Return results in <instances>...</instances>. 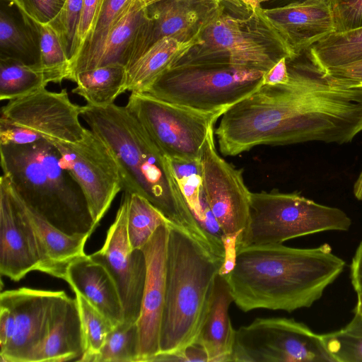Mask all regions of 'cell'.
Instances as JSON below:
<instances>
[{
  "mask_svg": "<svg viewBox=\"0 0 362 362\" xmlns=\"http://www.w3.org/2000/svg\"><path fill=\"white\" fill-rule=\"evenodd\" d=\"M0 58L30 65L40 62L37 35L28 18L21 12L18 18L4 6L0 11Z\"/></svg>",
  "mask_w": 362,
  "mask_h": 362,
  "instance_id": "cell-27",
  "label": "cell"
},
{
  "mask_svg": "<svg viewBox=\"0 0 362 362\" xmlns=\"http://www.w3.org/2000/svg\"><path fill=\"white\" fill-rule=\"evenodd\" d=\"M128 197L124 193L103 247L89 255L109 272L122 301L124 322H136L141 309L147 265L144 251L132 249L127 233Z\"/></svg>",
  "mask_w": 362,
  "mask_h": 362,
  "instance_id": "cell-14",
  "label": "cell"
},
{
  "mask_svg": "<svg viewBox=\"0 0 362 362\" xmlns=\"http://www.w3.org/2000/svg\"><path fill=\"white\" fill-rule=\"evenodd\" d=\"M228 362H336L320 334L293 318H256L235 329Z\"/></svg>",
  "mask_w": 362,
  "mask_h": 362,
  "instance_id": "cell-10",
  "label": "cell"
},
{
  "mask_svg": "<svg viewBox=\"0 0 362 362\" xmlns=\"http://www.w3.org/2000/svg\"><path fill=\"white\" fill-rule=\"evenodd\" d=\"M345 266L327 243L313 248L254 245L237 248L223 274L233 303L242 311L291 313L311 307Z\"/></svg>",
  "mask_w": 362,
  "mask_h": 362,
  "instance_id": "cell-2",
  "label": "cell"
},
{
  "mask_svg": "<svg viewBox=\"0 0 362 362\" xmlns=\"http://www.w3.org/2000/svg\"><path fill=\"white\" fill-rule=\"evenodd\" d=\"M140 337L136 322L115 326L92 362H139Z\"/></svg>",
  "mask_w": 362,
  "mask_h": 362,
  "instance_id": "cell-32",
  "label": "cell"
},
{
  "mask_svg": "<svg viewBox=\"0 0 362 362\" xmlns=\"http://www.w3.org/2000/svg\"><path fill=\"white\" fill-rule=\"evenodd\" d=\"M320 335L326 349L336 362H362V336L342 329Z\"/></svg>",
  "mask_w": 362,
  "mask_h": 362,
  "instance_id": "cell-36",
  "label": "cell"
},
{
  "mask_svg": "<svg viewBox=\"0 0 362 362\" xmlns=\"http://www.w3.org/2000/svg\"><path fill=\"white\" fill-rule=\"evenodd\" d=\"M83 2V0H66L61 13L49 24L58 34L70 61V66L76 54V35Z\"/></svg>",
  "mask_w": 362,
  "mask_h": 362,
  "instance_id": "cell-35",
  "label": "cell"
},
{
  "mask_svg": "<svg viewBox=\"0 0 362 362\" xmlns=\"http://www.w3.org/2000/svg\"><path fill=\"white\" fill-rule=\"evenodd\" d=\"M142 0H130L107 35L97 67L112 64L128 66L137 34L147 18Z\"/></svg>",
  "mask_w": 362,
  "mask_h": 362,
  "instance_id": "cell-25",
  "label": "cell"
},
{
  "mask_svg": "<svg viewBox=\"0 0 362 362\" xmlns=\"http://www.w3.org/2000/svg\"><path fill=\"white\" fill-rule=\"evenodd\" d=\"M264 13L296 56L334 32L329 0H293Z\"/></svg>",
  "mask_w": 362,
  "mask_h": 362,
  "instance_id": "cell-19",
  "label": "cell"
},
{
  "mask_svg": "<svg viewBox=\"0 0 362 362\" xmlns=\"http://www.w3.org/2000/svg\"><path fill=\"white\" fill-rule=\"evenodd\" d=\"M197 40L184 42L165 37L157 41L127 69L125 92L141 93L194 45Z\"/></svg>",
  "mask_w": 362,
  "mask_h": 362,
  "instance_id": "cell-24",
  "label": "cell"
},
{
  "mask_svg": "<svg viewBox=\"0 0 362 362\" xmlns=\"http://www.w3.org/2000/svg\"><path fill=\"white\" fill-rule=\"evenodd\" d=\"M173 163L200 160L210 131L225 111L203 112L131 92L125 105Z\"/></svg>",
  "mask_w": 362,
  "mask_h": 362,
  "instance_id": "cell-9",
  "label": "cell"
},
{
  "mask_svg": "<svg viewBox=\"0 0 362 362\" xmlns=\"http://www.w3.org/2000/svg\"><path fill=\"white\" fill-rule=\"evenodd\" d=\"M65 281L115 326L124 321V310L114 280L100 264L85 255L68 267Z\"/></svg>",
  "mask_w": 362,
  "mask_h": 362,
  "instance_id": "cell-22",
  "label": "cell"
},
{
  "mask_svg": "<svg viewBox=\"0 0 362 362\" xmlns=\"http://www.w3.org/2000/svg\"><path fill=\"white\" fill-rule=\"evenodd\" d=\"M168 229L159 354L177 351L196 340L216 276L223 272L228 260L226 248L215 247L170 222Z\"/></svg>",
  "mask_w": 362,
  "mask_h": 362,
  "instance_id": "cell-4",
  "label": "cell"
},
{
  "mask_svg": "<svg viewBox=\"0 0 362 362\" xmlns=\"http://www.w3.org/2000/svg\"><path fill=\"white\" fill-rule=\"evenodd\" d=\"M233 302L227 279L220 273L216 276L206 314L195 340L205 349L209 362H228L232 352L235 329L228 311Z\"/></svg>",
  "mask_w": 362,
  "mask_h": 362,
  "instance_id": "cell-23",
  "label": "cell"
},
{
  "mask_svg": "<svg viewBox=\"0 0 362 362\" xmlns=\"http://www.w3.org/2000/svg\"><path fill=\"white\" fill-rule=\"evenodd\" d=\"M214 134L213 128L199 160L202 193L223 233V240L235 251V240L249 223L252 192L244 182L243 170L218 153Z\"/></svg>",
  "mask_w": 362,
  "mask_h": 362,
  "instance_id": "cell-11",
  "label": "cell"
},
{
  "mask_svg": "<svg viewBox=\"0 0 362 362\" xmlns=\"http://www.w3.org/2000/svg\"><path fill=\"white\" fill-rule=\"evenodd\" d=\"M342 329L353 334L362 336V320L354 315L353 319Z\"/></svg>",
  "mask_w": 362,
  "mask_h": 362,
  "instance_id": "cell-45",
  "label": "cell"
},
{
  "mask_svg": "<svg viewBox=\"0 0 362 362\" xmlns=\"http://www.w3.org/2000/svg\"><path fill=\"white\" fill-rule=\"evenodd\" d=\"M5 178L13 201L32 229L39 259L37 271L65 280L69 266L86 255L84 248L90 235H70L53 226L28 208Z\"/></svg>",
  "mask_w": 362,
  "mask_h": 362,
  "instance_id": "cell-20",
  "label": "cell"
},
{
  "mask_svg": "<svg viewBox=\"0 0 362 362\" xmlns=\"http://www.w3.org/2000/svg\"><path fill=\"white\" fill-rule=\"evenodd\" d=\"M287 66L286 83L262 85L220 117L214 134L223 156L259 145L343 144L362 132V88L332 84L308 50Z\"/></svg>",
  "mask_w": 362,
  "mask_h": 362,
  "instance_id": "cell-1",
  "label": "cell"
},
{
  "mask_svg": "<svg viewBox=\"0 0 362 362\" xmlns=\"http://www.w3.org/2000/svg\"><path fill=\"white\" fill-rule=\"evenodd\" d=\"M82 106L72 103L66 88H40L8 100L1 107L0 124L19 127L42 139L76 142L86 128L79 120Z\"/></svg>",
  "mask_w": 362,
  "mask_h": 362,
  "instance_id": "cell-13",
  "label": "cell"
},
{
  "mask_svg": "<svg viewBox=\"0 0 362 362\" xmlns=\"http://www.w3.org/2000/svg\"><path fill=\"white\" fill-rule=\"evenodd\" d=\"M32 229L13 201L5 177L0 178V273L18 281L38 269Z\"/></svg>",
  "mask_w": 362,
  "mask_h": 362,
  "instance_id": "cell-18",
  "label": "cell"
},
{
  "mask_svg": "<svg viewBox=\"0 0 362 362\" xmlns=\"http://www.w3.org/2000/svg\"><path fill=\"white\" fill-rule=\"evenodd\" d=\"M62 292L21 287L1 293L0 305L10 309L16 320L14 335L0 351L1 361L27 362L47 336L54 305Z\"/></svg>",
  "mask_w": 362,
  "mask_h": 362,
  "instance_id": "cell-16",
  "label": "cell"
},
{
  "mask_svg": "<svg viewBox=\"0 0 362 362\" xmlns=\"http://www.w3.org/2000/svg\"><path fill=\"white\" fill-rule=\"evenodd\" d=\"M223 2H228L238 4H244L246 6L257 7L260 6L259 0H221Z\"/></svg>",
  "mask_w": 362,
  "mask_h": 362,
  "instance_id": "cell-47",
  "label": "cell"
},
{
  "mask_svg": "<svg viewBox=\"0 0 362 362\" xmlns=\"http://www.w3.org/2000/svg\"><path fill=\"white\" fill-rule=\"evenodd\" d=\"M350 278L356 293L362 292V241L358 245L350 266Z\"/></svg>",
  "mask_w": 362,
  "mask_h": 362,
  "instance_id": "cell-44",
  "label": "cell"
},
{
  "mask_svg": "<svg viewBox=\"0 0 362 362\" xmlns=\"http://www.w3.org/2000/svg\"><path fill=\"white\" fill-rule=\"evenodd\" d=\"M77 182L97 227L122 189L119 168L106 144L90 129L76 142L50 140Z\"/></svg>",
  "mask_w": 362,
  "mask_h": 362,
  "instance_id": "cell-12",
  "label": "cell"
},
{
  "mask_svg": "<svg viewBox=\"0 0 362 362\" xmlns=\"http://www.w3.org/2000/svg\"><path fill=\"white\" fill-rule=\"evenodd\" d=\"M130 0H103L94 28L70 66L69 79L98 66L104 45L113 23Z\"/></svg>",
  "mask_w": 362,
  "mask_h": 362,
  "instance_id": "cell-28",
  "label": "cell"
},
{
  "mask_svg": "<svg viewBox=\"0 0 362 362\" xmlns=\"http://www.w3.org/2000/svg\"><path fill=\"white\" fill-rule=\"evenodd\" d=\"M102 1L103 0H83L77 30L76 44V54L74 59L94 28Z\"/></svg>",
  "mask_w": 362,
  "mask_h": 362,
  "instance_id": "cell-40",
  "label": "cell"
},
{
  "mask_svg": "<svg viewBox=\"0 0 362 362\" xmlns=\"http://www.w3.org/2000/svg\"><path fill=\"white\" fill-rule=\"evenodd\" d=\"M264 74L227 66H173L141 93L199 111L226 112L258 90Z\"/></svg>",
  "mask_w": 362,
  "mask_h": 362,
  "instance_id": "cell-8",
  "label": "cell"
},
{
  "mask_svg": "<svg viewBox=\"0 0 362 362\" xmlns=\"http://www.w3.org/2000/svg\"><path fill=\"white\" fill-rule=\"evenodd\" d=\"M128 197L127 233L132 248L141 249L156 229L169 221L146 199L124 192Z\"/></svg>",
  "mask_w": 362,
  "mask_h": 362,
  "instance_id": "cell-31",
  "label": "cell"
},
{
  "mask_svg": "<svg viewBox=\"0 0 362 362\" xmlns=\"http://www.w3.org/2000/svg\"><path fill=\"white\" fill-rule=\"evenodd\" d=\"M16 330L13 314L7 307L0 305V351L11 341Z\"/></svg>",
  "mask_w": 362,
  "mask_h": 362,
  "instance_id": "cell-42",
  "label": "cell"
},
{
  "mask_svg": "<svg viewBox=\"0 0 362 362\" xmlns=\"http://www.w3.org/2000/svg\"><path fill=\"white\" fill-rule=\"evenodd\" d=\"M28 19L37 37L39 65L54 77L56 83L68 80L70 61L58 34L49 24H40Z\"/></svg>",
  "mask_w": 362,
  "mask_h": 362,
  "instance_id": "cell-33",
  "label": "cell"
},
{
  "mask_svg": "<svg viewBox=\"0 0 362 362\" xmlns=\"http://www.w3.org/2000/svg\"><path fill=\"white\" fill-rule=\"evenodd\" d=\"M56 83L54 77L40 65L0 58V99L11 100Z\"/></svg>",
  "mask_w": 362,
  "mask_h": 362,
  "instance_id": "cell-29",
  "label": "cell"
},
{
  "mask_svg": "<svg viewBox=\"0 0 362 362\" xmlns=\"http://www.w3.org/2000/svg\"><path fill=\"white\" fill-rule=\"evenodd\" d=\"M75 294L83 339V354L78 361L92 362L114 325L82 295Z\"/></svg>",
  "mask_w": 362,
  "mask_h": 362,
  "instance_id": "cell-34",
  "label": "cell"
},
{
  "mask_svg": "<svg viewBox=\"0 0 362 362\" xmlns=\"http://www.w3.org/2000/svg\"><path fill=\"white\" fill-rule=\"evenodd\" d=\"M323 71L334 85L347 88H362V59Z\"/></svg>",
  "mask_w": 362,
  "mask_h": 362,
  "instance_id": "cell-39",
  "label": "cell"
},
{
  "mask_svg": "<svg viewBox=\"0 0 362 362\" xmlns=\"http://www.w3.org/2000/svg\"><path fill=\"white\" fill-rule=\"evenodd\" d=\"M336 33L362 28V0H329Z\"/></svg>",
  "mask_w": 362,
  "mask_h": 362,
  "instance_id": "cell-37",
  "label": "cell"
},
{
  "mask_svg": "<svg viewBox=\"0 0 362 362\" xmlns=\"http://www.w3.org/2000/svg\"><path fill=\"white\" fill-rule=\"evenodd\" d=\"M0 156L2 175L28 208L68 235L90 236L86 199L50 140L0 145Z\"/></svg>",
  "mask_w": 362,
  "mask_h": 362,
  "instance_id": "cell-5",
  "label": "cell"
},
{
  "mask_svg": "<svg viewBox=\"0 0 362 362\" xmlns=\"http://www.w3.org/2000/svg\"><path fill=\"white\" fill-rule=\"evenodd\" d=\"M23 14L40 24H50L59 16L66 0H5Z\"/></svg>",
  "mask_w": 362,
  "mask_h": 362,
  "instance_id": "cell-38",
  "label": "cell"
},
{
  "mask_svg": "<svg viewBox=\"0 0 362 362\" xmlns=\"http://www.w3.org/2000/svg\"><path fill=\"white\" fill-rule=\"evenodd\" d=\"M153 361H205L209 362L207 353L199 342L194 341L185 348L170 354H159Z\"/></svg>",
  "mask_w": 362,
  "mask_h": 362,
  "instance_id": "cell-41",
  "label": "cell"
},
{
  "mask_svg": "<svg viewBox=\"0 0 362 362\" xmlns=\"http://www.w3.org/2000/svg\"><path fill=\"white\" fill-rule=\"evenodd\" d=\"M289 80L287 58H281L270 69L264 72L262 77L263 85L285 84Z\"/></svg>",
  "mask_w": 362,
  "mask_h": 362,
  "instance_id": "cell-43",
  "label": "cell"
},
{
  "mask_svg": "<svg viewBox=\"0 0 362 362\" xmlns=\"http://www.w3.org/2000/svg\"><path fill=\"white\" fill-rule=\"evenodd\" d=\"M354 197L360 201H362V171L358 175L354 185Z\"/></svg>",
  "mask_w": 362,
  "mask_h": 362,
  "instance_id": "cell-46",
  "label": "cell"
},
{
  "mask_svg": "<svg viewBox=\"0 0 362 362\" xmlns=\"http://www.w3.org/2000/svg\"><path fill=\"white\" fill-rule=\"evenodd\" d=\"M308 52L322 70L362 59V28L329 34L311 46Z\"/></svg>",
  "mask_w": 362,
  "mask_h": 362,
  "instance_id": "cell-30",
  "label": "cell"
},
{
  "mask_svg": "<svg viewBox=\"0 0 362 362\" xmlns=\"http://www.w3.org/2000/svg\"><path fill=\"white\" fill-rule=\"evenodd\" d=\"M160 1V0H142L145 6H148L152 3H154L156 1Z\"/></svg>",
  "mask_w": 362,
  "mask_h": 362,
  "instance_id": "cell-49",
  "label": "cell"
},
{
  "mask_svg": "<svg viewBox=\"0 0 362 362\" xmlns=\"http://www.w3.org/2000/svg\"><path fill=\"white\" fill-rule=\"evenodd\" d=\"M221 6V0H160L146 6L148 16L137 34L127 69L163 37L184 42L197 40Z\"/></svg>",
  "mask_w": 362,
  "mask_h": 362,
  "instance_id": "cell-15",
  "label": "cell"
},
{
  "mask_svg": "<svg viewBox=\"0 0 362 362\" xmlns=\"http://www.w3.org/2000/svg\"><path fill=\"white\" fill-rule=\"evenodd\" d=\"M353 312L362 320V292L357 293V302Z\"/></svg>",
  "mask_w": 362,
  "mask_h": 362,
  "instance_id": "cell-48",
  "label": "cell"
},
{
  "mask_svg": "<svg viewBox=\"0 0 362 362\" xmlns=\"http://www.w3.org/2000/svg\"><path fill=\"white\" fill-rule=\"evenodd\" d=\"M81 117L106 144L117 162L124 192L146 199L170 223L218 245L190 209L173 163L125 106H82Z\"/></svg>",
  "mask_w": 362,
  "mask_h": 362,
  "instance_id": "cell-3",
  "label": "cell"
},
{
  "mask_svg": "<svg viewBox=\"0 0 362 362\" xmlns=\"http://www.w3.org/2000/svg\"><path fill=\"white\" fill-rule=\"evenodd\" d=\"M222 2L197 42L173 66H227L266 72L295 54L260 6Z\"/></svg>",
  "mask_w": 362,
  "mask_h": 362,
  "instance_id": "cell-6",
  "label": "cell"
},
{
  "mask_svg": "<svg viewBox=\"0 0 362 362\" xmlns=\"http://www.w3.org/2000/svg\"><path fill=\"white\" fill-rule=\"evenodd\" d=\"M83 339L76 299L63 291L54 305L48 333L27 362L79 361Z\"/></svg>",
  "mask_w": 362,
  "mask_h": 362,
  "instance_id": "cell-21",
  "label": "cell"
},
{
  "mask_svg": "<svg viewBox=\"0 0 362 362\" xmlns=\"http://www.w3.org/2000/svg\"><path fill=\"white\" fill-rule=\"evenodd\" d=\"M351 219L341 209L320 204L298 193L252 192L247 227L235 240L240 247L282 244L329 230L347 231Z\"/></svg>",
  "mask_w": 362,
  "mask_h": 362,
  "instance_id": "cell-7",
  "label": "cell"
},
{
  "mask_svg": "<svg viewBox=\"0 0 362 362\" xmlns=\"http://www.w3.org/2000/svg\"><path fill=\"white\" fill-rule=\"evenodd\" d=\"M126 66L112 64L78 73L74 81L76 86L71 92L82 97L86 105L105 107L125 92Z\"/></svg>",
  "mask_w": 362,
  "mask_h": 362,
  "instance_id": "cell-26",
  "label": "cell"
},
{
  "mask_svg": "<svg viewBox=\"0 0 362 362\" xmlns=\"http://www.w3.org/2000/svg\"><path fill=\"white\" fill-rule=\"evenodd\" d=\"M168 223L160 226L141 248L146 257L147 273L141 313L136 322L140 337L139 362H151L160 351V330L165 303Z\"/></svg>",
  "mask_w": 362,
  "mask_h": 362,
  "instance_id": "cell-17",
  "label": "cell"
}]
</instances>
